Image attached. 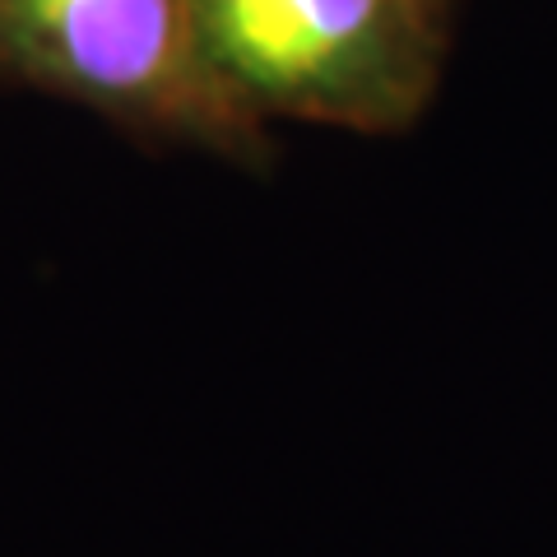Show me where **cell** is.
<instances>
[{"label":"cell","instance_id":"obj_1","mask_svg":"<svg viewBox=\"0 0 557 557\" xmlns=\"http://www.w3.org/2000/svg\"><path fill=\"white\" fill-rule=\"evenodd\" d=\"M219 79L260 121L413 126L442 84L446 0H190Z\"/></svg>","mask_w":557,"mask_h":557},{"label":"cell","instance_id":"obj_2","mask_svg":"<svg viewBox=\"0 0 557 557\" xmlns=\"http://www.w3.org/2000/svg\"><path fill=\"white\" fill-rule=\"evenodd\" d=\"M0 75L219 159L270 153V126L209 65L190 0H0Z\"/></svg>","mask_w":557,"mask_h":557}]
</instances>
